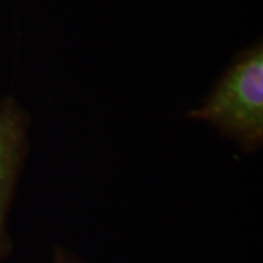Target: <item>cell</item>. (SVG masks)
Listing matches in <instances>:
<instances>
[{"mask_svg":"<svg viewBox=\"0 0 263 263\" xmlns=\"http://www.w3.org/2000/svg\"><path fill=\"white\" fill-rule=\"evenodd\" d=\"M51 263H84V260L67 246L57 245L51 253Z\"/></svg>","mask_w":263,"mask_h":263,"instance_id":"3","label":"cell"},{"mask_svg":"<svg viewBox=\"0 0 263 263\" xmlns=\"http://www.w3.org/2000/svg\"><path fill=\"white\" fill-rule=\"evenodd\" d=\"M193 122L217 130L241 151L255 154L263 145V43L238 51L203 101L186 113Z\"/></svg>","mask_w":263,"mask_h":263,"instance_id":"1","label":"cell"},{"mask_svg":"<svg viewBox=\"0 0 263 263\" xmlns=\"http://www.w3.org/2000/svg\"><path fill=\"white\" fill-rule=\"evenodd\" d=\"M31 117L17 98H0V263L12 253L9 214L29 154Z\"/></svg>","mask_w":263,"mask_h":263,"instance_id":"2","label":"cell"}]
</instances>
